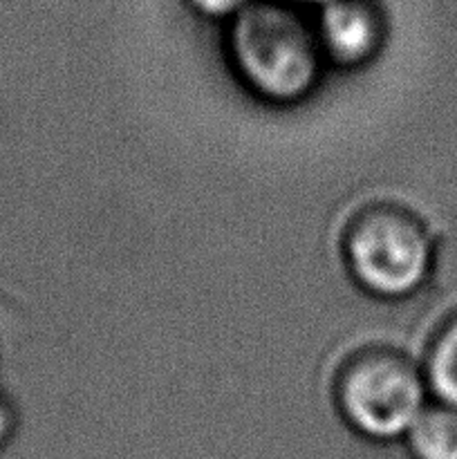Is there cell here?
Wrapping results in <instances>:
<instances>
[{
	"instance_id": "cell-7",
	"label": "cell",
	"mask_w": 457,
	"mask_h": 459,
	"mask_svg": "<svg viewBox=\"0 0 457 459\" xmlns=\"http://www.w3.org/2000/svg\"><path fill=\"white\" fill-rule=\"evenodd\" d=\"M254 0H188L197 13L215 21H233L240 12H245Z\"/></svg>"
},
{
	"instance_id": "cell-9",
	"label": "cell",
	"mask_w": 457,
	"mask_h": 459,
	"mask_svg": "<svg viewBox=\"0 0 457 459\" xmlns=\"http://www.w3.org/2000/svg\"><path fill=\"white\" fill-rule=\"evenodd\" d=\"M285 3L294 4V7H318L321 9L323 4H327L330 0H285Z\"/></svg>"
},
{
	"instance_id": "cell-4",
	"label": "cell",
	"mask_w": 457,
	"mask_h": 459,
	"mask_svg": "<svg viewBox=\"0 0 457 459\" xmlns=\"http://www.w3.org/2000/svg\"><path fill=\"white\" fill-rule=\"evenodd\" d=\"M314 27L325 61L343 70L375 61L385 36L379 9L367 0H330Z\"/></svg>"
},
{
	"instance_id": "cell-3",
	"label": "cell",
	"mask_w": 457,
	"mask_h": 459,
	"mask_svg": "<svg viewBox=\"0 0 457 459\" xmlns=\"http://www.w3.org/2000/svg\"><path fill=\"white\" fill-rule=\"evenodd\" d=\"M343 258L363 291L376 299H406L428 281L433 238L408 209L370 204L345 227Z\"/></svg>"
},
{
	"instance_id": "cell-6",
	"label": "cell",
	"mask_w": 457,
	"mask_h": 459,
	"mask_svg": "<svg viewBox=\"0 0 457 459\" xmlns=\"http://www.w3.org/2000/svg\"><path fill=\"white\" fill-rule=\"evenodd\" d=\"M421 370L435 402L457 408V316H453L430 341Z\"/></svg>"
},
{
	"instance_id": "cell-1",
	"label": "cell",
	"mask_w": 457,
	"mask_h": 459,
	"mask_svg": "<svg viewBox=\"0 0 457 459\" xmlns=\"http://www.w3.org/2000/svg\"><path fill=\"white\" fill-rule=\"evenodd\" d=\"M228 54L249 92L276 106L305 101L327 63L316 27L289 3H251L237 13L228 31Z\"/></svg>"
},
{
	"instance_id": "cell-5",
	"label": "cell",
	"mask_w": 457,
	"mask_h": 459,
	"mask_svg": "<svg viewBox=\"0 0 457 459\" xmlns=\"http://www.w3.org/2000/svg\"><path fill=\"white\" fill-rule=\"evenodd\" d=\"M406 442L415 459H457V408L428 403L408 430Z\"/></svg>"
},
{
	"instance_id": "cell-8",
	"label": "cell",
	"mask_w": 457,
	"mask_h": 459,
	"mask_svg": "<svg viewBox=\"0 0 457 459\" xmlns=\"http://www.w3.org/2000/svg\"><path fill=\"white\" fill-rule=\"evenodd\" d=\"M13 426H16V420H13L12 406L0 397V446L9 442V437L13 435Z\"/></svg>"
},
{
	"instance_id": "cell-2",
	"label": "cell",
	"mask_w": 457,
	"mask_h": 459,
	"mask_svg": "<svg viewBox=\"0 0 457 459\" xmlns=\"http://www.w3.org/2000/svg\"><path fill=\"white\" fill-rule=\"evenodd\" d=\"M424 370L399 350L366 348L336 372L334 397L343 420L372 442L406 437L428 406Z\"/></svg>"
}]
</instances>
